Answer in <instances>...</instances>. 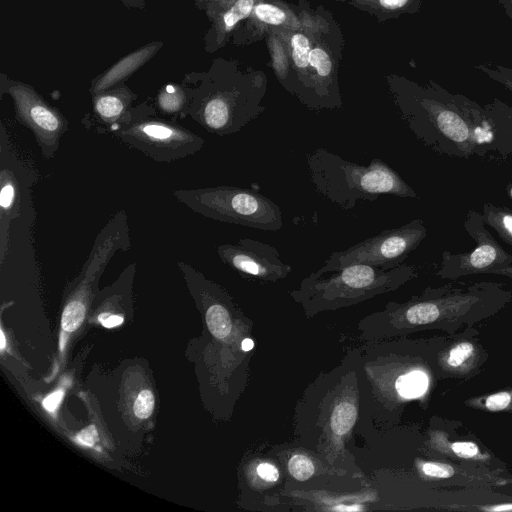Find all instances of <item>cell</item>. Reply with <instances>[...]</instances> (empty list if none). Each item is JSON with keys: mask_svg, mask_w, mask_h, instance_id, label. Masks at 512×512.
Listing matches in <instances>:
<instances>
[{"mask_svg": "<svg viewBox=\"0 0 512 512\" xmlns=\"http://www.w3.org/2000/svg\"><path fill=\"white\" fill-rule=\"evenodd\" d=\"M385 79L401 119L425 146L448 157L512 161V106L498 98L480 105L433 80Z\"/></svg>", "mask_w": 512, "mask_h": 512, "instance_id": "cell-1", "label": "cell"}, {"mask_svg": "<svg viewBox=\"0 0 512 512\" xmlns=\"http://www.w3.org/2000/svg\"><path fill=\"white\" fill-rule=\"evenodd\" d=\"M267 87L263 71L229 63L193 96L187 113L210 133L234 134L265 110Z\"/></svg>", "mask_w": 512, "mask_h": 512, "instance_id": "cell-2", "label": "cell"}, {"mask_svg": "<svg viewBox=\"0 0 512 512\" xmlns=\"http://www.w3.org/2000/svg\"><path fill=\"white\" fill-rule=\"evenodd\" d=\"M510 302L512 291L503 283H449L427 287L401 309V316L411 326L441 329L453 335L496 315Z\"/></svg>", "mask_w": 512, "mask_h": 512, "instance_id": "cell-3", "label": "cell"}, {"mask_svg": "<svg viewBox=\"0 0 512 512\" xmlns=\"http://www.w3.org/2000/svg\"><path fill=\"white\" fill-rule=\"evenodd\" d=\"M306 160L316 191L345 210L353 209L359 201H375L384 194L418 197L394 169L377 158L363 166L317 148L306 155Z\"/></svg>", "mask_w": 512, "mask_h": 512, "instance_id": "cell-4", "label": "cell"}, {"mask_svg": "<svg viewBox=\"0 0 512 512\" xmlns=\"http://www.w3.org/2000/svg\"><path fill=\"white\" fill-rule=\"evenodd\" d=\"M173 196L204 217L263 231L283 226L282 212L270 198L248 188L215 186L178 189Z\"/></svg>", "mask_w": 512, "mask_h": 512, "instance_id": "cell-5", "label": "cell"}, {"mask_svg": "<svg viewBox=\"0 0 512 512\" xmlns=\"http://www.w3.org/2000/svg\"><path fill=\"white\" fill-rule=\"evenodd\" d=\"M312 39L308 55V79L300 102L311 110L342 107L338 72L344 45L333 14L322 6L312 9L305 1Z\"/></svg>", "mask_w": 512, "mask_h": 512, "instance_id": "cell-6", "label": "cell"}, {"mask_svg": "<svg viewBox=\"0 0 512 512\" xmlns=\"http://www.w3.org/2000/svg\"><path fill=\"white\" fill-rule=\"evenodd\" d=\"M115 138L160 163H171L196 154L205 141L191 130L148 114L130 119L109 131Z\"/></svg>", "mask_w": 512, "mask_h": 512, "instance_id": "cell-7", "label": "cell"}, {"mask_svg": "<svg viewBox=\"0 0 512 512\" xmlns=\"http://www.w3.org/2000/svg\"><path fill=\"white\" fill-rule=\"evenodd\" d=\"M427 236V228L421 219L387 229L378 235L361 241L352 247L330 254L323 267L312 275L320 277L354 264H365L382 270H390L403 264Z\"/></svg>", "mask_w": 512, "mask_h": 512, "instance_id": "cell-8", "label": "cell"}, {"mask_svg": "<svg viewBox=\"0 0 512 512\" xmlns=\"http://www.w3.org/2000/svg\"><path fill=\"white\" fill-rule=\"evenodd\" d=\"M417 276L413 266L400 265L382 270L365 264H354L336 271L327 279L310 275L302 284V293L313 299L337 301V299L365 298L370 294L393 290Z\"/></svg>", "mask_w": 512, "mask_h": 512, "instance_id": "cell-9", "label": "cell"}, {"mask_svg": "<svg viewBox=\"0 0 512 512\" xmlns=\"http://www.w3.org/2000/svg\"><path fill=\"white\" fill-rule=\"evenodd\" d=\"M464 229L476 242V246L463 253L444 251L435 275L449 280L476 274H496L512 278V255L485 228L480 212H467Z\"/></svg>", "mask_w": 512, "mask_h": 512, "instance_id": "cell-10", "label": "cell"}, {"mask_svg": "<svg viewBox=\"0 0 512 512\" xmlns=\"http://www.w3.org/2000/svg\"><path fill=\"white\" fill-rule=\"evenodd\" d=\"M7 93L13 100L15 118L33 134L42 156L52 159L68 129L67 119L27 84L11 82Z\"/></svg>", "mask_w": 512, "mask_h": 512, "instance_id": "cell-11", "label": "cell"}, {"mask_svg": "<svg viewBox=\"0 0 512 512\" xmlns=\"http://www.w3.org/2000/svg\"><path fill=\"white\" fill-rule=\"evenodd\" d=\"M216 250L222 263L258 279L276 281L292 270L280 259L276 248L257 240L242 238L235 244H221Z\"/></svg>", "mask_w": 512, "mask_h": 512, "instance_id": "cell-12", "label": "cell"}, {"mask_svg": "<svg viewBox=\"0 0 512 512\" xmlns=\"http://www.w3.org/2000/svg\"><path fill=\"white\" fill-rule=\"evenodd\" d=\"M473 327L448 335L436 354L439 373L444 378L468 379L478 374L488 353Z\"/></svg>", "mask_w": 512, "mask_h": 512, "instance_id": "cell-13", "label": "cell"}, {"mask_svg": "<svg viewBox=\"0 0 512 512\" xmlns=\"http://www.w3.org/2000/svg\"><path fill=\"white\" fill-rule=\"evenodd\" d=\"M300 26L296 4L285 0H258L251 15L234 31L235 43L251 44L267 36L271 30Z\"/></svg>", "mask_w": 512, "mask_h": 512, "instance_id": "cell-14", "label": "cell"}, {"mask_svg": "<svg viewBox=\"0 0 512 512\" xmlns=\"http://www.w3.org/2000/svg\"><path fill=\"white\" fill-rule=\"evenodd\" d=\"M0 171V222H1V264L3 263L9 242V226L13 219L19 215L21 205L20 180L16 172L1 159Z\"/></svg>", "mask_w": 512, "mask_h": 512, "instance_id": "cell-15", "label": "cell"}, {"mask_svg": "<svg viewBox=\"0 0 512 512\" xmlns=\"http://www.w3.org/2000/svg\"><path fill=\"white\" fill-rule=\"evenodd\" d=\"M132 99L133 94L125 87L93 95L94 115L105 131L109 132L130 119Z\"/></svg>", "mask_w": 512, "mask_h": 512, "instance_id": "cell-16", "label": "cell"}, {"mask_svg": "<svg viewBox=\"0 0 512 512\" xmlns=\"http://www.w3.org/2000/svg\"><path fill=\"white\" fill-rule=\"evenodd\" d=\"M161 43H150L122 58L103 75L96 79L91 87L93 95L109 90L121 80L128 77L147 62L160 48Z\"/></svg>", "mask_w": 512, "mask_h": 512, "instance_id": "cell-17", "label": "cell"}, {"mask_svg": "<svg viewBox=\"0 0 512 512\" xmlns=\"http://www.w3.org/2000/svg\"><path fill=\"white\" fill-rule=\"evenodd\" d=\"M355 9L374 16L379 23L419 12L423 0H347Z\"/></svg>", "mask_w": 512, "mask_h": 512, "instance_id": "cell-18", "label": "cell"}, {"mask_svg": "<svg viewBox=\"0 0 512 512\" xmlns=\"http://www.w3.org/2000/svg\"><path fill=\"white\" fill-rule=\"evenodd\" d=\"M431 446L440 453L455 458L470 461L471 463L488 465L492 457L483 452L480 447L471 440H456L449 442L440 432L431 433Z\"/></svg>", "mask_w": 512, "mask_h": 512, "instance_id": "cell-19", "label": "cell"}, {"mask_svg": "<svg viewBox=\"0 0 512 512\" xmlns=\"http://www.w3.org/2000/svg\"><path fill=\"white\" fill-rule=\"evenodd\" d=\"M481 215L484 223L493 228L498 236L512 247V210L485 203Z\"/></svg>", "mask_w": 512, "mask_h": 512, "instance_id": "cell-20", "label": "cell"}, {"mask_svg": "<svg viewBox=\"0 0 512 512\" xmlns=\"http://www.w3.org/2000/svg\"><path fill=\"white\" fill-rule=\"evenodd\" d=\"M464 404L486 412H512V387L467 399Z\"/></svg>", "mask_w": 512, "mask_h": 512, "instance_id": "cell-21", "label": "cell"}, {"mask_svg": "<svg viewBox=\"0 0 512 512\" xmlns=\"http://www.w3.org/2000/svg\"><path fill=\"white\" fill-rule=\"evenodd\" d=\"M429 386V377L423 370H413L401 375L396 381V389L403 398L422 396Z\"/></svg>", "mask_w": 512, "mask_h": 512, "instance_id": "cell-22", "label": "cell"}, {"mask_svg": "<svg viewBox=\"0 0 512 512\" xmlns=\"http://www.w3.org/2000/svg\"><path fill=\"white\" fill-rule=\"evenodd\" d=\"M206 323L209 331L218 339L226 338L232 328V321L227 308L218 302L211 304L206 310Z\"/></svg>", "mask_w": 512, "mask_h": 512, "instance_id": "cell-23", "label": "cell"}, {"mask_svg": "<svg viewBox=\"0 0 512 512\" xmlns=\"http://www.w3.org/2000/svg\"><path fill=\"white\" fill-rule=\"evenodd\" d=\"M357 409L350 401L339 402L331 416V428L333 433L341 437L347 434L355 423Z\"/></svg>", "mask_w": 512, "mask_h": 512, "instance_id": "cell-24", "label": "cell"}, {"mask_svg": "<svg viewBox=\"0 0 512 512\" xmlns=\"http://www.w3.org/2000/svg\"><path fill=\"white\" fill-rule=\"evenodd\" d=\"M157 102L161 111L175 114L186 107V96L178 86L168 85L159 92Z\"/></svg>", "mask_w": 512, "mask_h": 512, "instance_id": "cell-25", "label": "cell"}, {"mask_svg": "<svg viewBox=\"0 0 512 512\" xmlns=\"http://www.w3.org/2000/svg\"><path fill=\"white\" fill-rule=\"evenodd\" d=\"M86 306L78 300L69 301L62 312L61 327L63 331L73 332L77 330L84 321Z\"/></svg>", "mask_w": 512, "mask_h": 512, "instance_id": "cell-26", "label": "cell"}, {"mask_svg": "<svg viewBox=\"0 0 512 512\" xmlns=\"http://www.w3.org/2000/svg\"><path fill=\"white\" fill-rule=\"evenodd\" d=\"M422 473L435 480H448L458 472L453 465L446 462L427 461L421 464Z\"/></svg>", "mask_w": 512, "mask_h": 512, "instance_id": "cell-27", "label": "cell"}, {"mask_svg": "<svg viewBox=\"0 0 512 512\" xmlns=\"http://www.w3.org/2000/svg\"><path fill=\"white\" fill-rule=\"evenodd\" d=\"M288 469L291 475L300 481L309 479L314 473L312 461L304 455H294L288 463Z\"/></svg>", "mask_w": 512, "mask_h": 512, "instance_id": "cell-28", "label": "cell"}, {"mask_svg": "<svg viewBox=\"0 0 512 512\" xmlns=\"http://www.w3.org/2000/svg\"><path fill=\"white\" fill-rule=\"evenodd\" d=\"M474 68L481 70L492 80L500 83L505 89L512 92V68L496 65L494 68L485 64L475 65Z\"/></svg>", "mask_w": 512, "mask_h": 512, "instance_id": "cell-29", "label": "cell"}, {"mask_svg": "<svg viewBox=\"0 0 512 512\" xmlns=\"http://www.w3.org/2000/svg\"><path fill=\"white\" fill-rule=\"evenodd\" d=\"M154 408V396L150 390H142L134 403V414L139 419L148 418Z\"/></svg>", "mask_w": 512, "mask_h": 512, "instance_id": "cell-30", "label": "cell"}, {"mask_svg": "<svg viewBox=\"0 0 512 512\" xmlns=\"http://www.w3.org/2000/svg\"><path fill=\"white\" fill-rule=\"evenodd\" d=\"M75 440L84 446H94L95 442L98 440V432L95 425H89L88 427L81 430L76 435Z\"/></svg>", "mask_w": 512, "mask_h": 512, "instance_id": "cell-31", "label": "cell"}, {"mask_svg": "<svg viewBox=\"0 0 512 512\" xmlns=\"http://www.w3.org/2000/svg\"><path fill=\"white\" fill-rule=\"evenodd\" d=\"M259 477L265 481L274 482L279 477L278 469L270 463H261L256 468Z\"/></svg>", "mask_w": 512, "mask_h": 512, "instance_id": "cell-32", "label": "cell"}, {"mask_svg": "<svg viewBox=\"0 0 512 512\" xmlns=\"http://www.w3.org/2000/svg\"><path fill=\"white\" fill-rule=\"evenodd\" d=\"M63 396H64V391L62 389H58V390L52 392L47 397H45V399L43 400V402H42L43 407L48 412H51V413L55 412L57 410V408L59 407Z\"/></svg>", "mask_w": 512, "mask_h": 512, "instance_id": "cell-33", "label": "cell"}, {"mask_svg": "<svg viewBox=\"0 0 512 512\" xmlns=\"http://www.w3.org/2000/svg\"><path fill=\"white\" fill-rule=\"evenodd\" d=\"M123 323V317L119 315H110L107 318H105L101 324L106 328H113L115 326H118Z\"/></svg>", "mask_w": 512, "mask_h": 512, "instance_id": "cell-34", "label": "cell"}, {"mask_svg": "<svg viewBox=\"0 0 512 512\" xmlns=\"http://www.w3.org/2000/svg\"><path fill=\"white\" fill-rule=\"evenodd\" d=\"M504 8L505 14L512 20V0H497Z\"/></svg>", "mask_w": 512, "mask_h": 512, "instance_id": "cell-35", "label": "cell"}, {"mask_svg": "<svg viewBox=\"0 0 512 512\" xmlns=\"http://www.w3.org/2000/svg\"><path fill=\"white\" fill-rule=\"evenodd\" d=\"M254 342L253 340L246 338L242 341L241 347L244 351H249L253 348Z\"/></svg>", "mask_w": 512, "mask_h": 512, "instance_id": "cell-36", "label": "cell"}, {"mask_svg": "<svg viewBox=\"0 0 512 512\" xmlns=\"http://www.w3.org/2000/svg\"><path fill=\"white\" fill-rule=\"evenodd\" d=\"M0 338H1L0 347H1V350H3L5 347V335L3 333V330L0 331Z\"/></svg>", "mask_w": 512, "mask_h": 512, "instance_id": "cell-37", "label": "cell"}, {"mask_svg": "<svg viewBox=\"0 0 512 512\" xmlns=\"http://www.w3.org/2000/svg\"><path fill=\"white\" fill-rule=\"evenodd\" d=\"M507 192L512 200V182L507 186Z\"/></svg>", "mask_w": 512, "mask_h": 512, "instance_id": "cell-38", "label": "cell"}]
</instances>
